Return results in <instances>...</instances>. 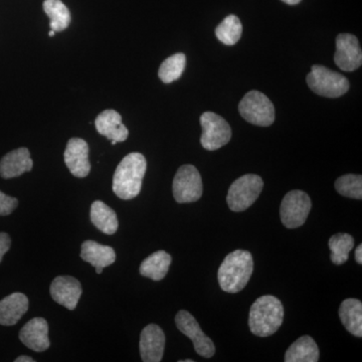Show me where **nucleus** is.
I'll list each match as a JSON object with an SVG mask.
<instances>
[{
    "label": "nucleus",
    "mask_w": 362,
    "mask_h": 362,
    "mask_svg": "<svg viewBox=\"0 0 362 362\" xmlns=\"http://www.w3.org/2000/svg\"><path fill=\"white\" fill-rule=\"evenodd\" d=\"M146 169V159L141 153L133 152L124 157L114 173V194L125 201L137 197L141 192Z\"/></svg>",
    "instance_id": "f257e3e1"
},
{
    "label": "nucleus",
    "mask_w": 362,
    "mask_h": 362,
    "mask_svg": "<svg viewBox=\"0 0 362 362\" xmlns=\"http://www.w3.org/2000/svg\"><path fill=\"white\" fill-rule=\"evenodd\" d=\"M284 320V307L277 297L265 295L252 305L249 327L252 334L268 337L275 334Z\"/></svg>",
    "instance_id": "f03ea898"
},
{
    "label": "nucleus",
    "mask_w": 362,
    "mask_h": 362,
    "mask_svg": "<svg viewBox=\"0 0 362 362\" xmlns=\"http://www.w3.org/2000/svg\"><path fill=\"white\" fill-rule=\"evenodd\" d=\"M254 271L252 254L243 250L230 252L218 270V279L221 290L235 294L242 291L249 283Z\"/></svg>",
    "instance_id": "7ed1b4c3"
},
{
    "label": "nucleus",
    "mask_w": 362,
    "mask_h": 362,
    "mask_svg": "<svg viewBox=\"0 0 362 362\" xmlns=\"http://www.w3.org/2000/svg\"><path fill=\"white\" fill-rule=\"evenodd\" d=\"M307 85L315 94L326 98L341 97L350 87L349 78L320 65L312 66L311 73L307 76Z\"/></svg>",
    "instance_id": "20e7f679"
},
{
    "label": "nucleus",
    "mask_w": 362,
    "mask_h": 362,
    "mask_svg": "<svg viewBox=\"0 0 362 362\" xmlns=\"http://www.w3.org/2000/svg\"><path fill=\"white\" fill-rule=\"evenodd\" d=\"M264 187L261 176L246 175L233 181L228 189L226 202L228 207L235 213L246 211L259 199Z\"/></svg>",
    "instance_id": "39448f33"
},
{
    "label": "nucleus",
    "mask_w": 362,
    "mask_h": 362,
    "mask_svg": "<svg viewBox=\"0 0 362 362\" xmlns=\"http://www.w3.org/2000/svg\"><path fill=\"white\" fill-rule=\"evenodd\" d=\"M240 115L252 125L268 127L275 121V107L268 97L259 90H250L239 104Z\"/></svg>",
    "instance_id": "423d86ee"
},
{
    "label": "nucleus",
    "mask_w": 362,
    "mask_h": 362,
    "mask_svg": "<svg viewBox=\"0 0 362 362\" xmlns=\"http://www.w3.org/2000/svg\"><path fill=\"white\" fill-rule=\"evenodd\" d=\"M202 176L194 165L187 164L178 169L173 183V197L178 204L199 201L202 195Z\"/></svg>",
    "instance_id": "0eeeda50"
},
{
    "label": "nucleus",
    "mask_w": 362,
    "mask_h": 362,
    "mask_svg": "<svg viewBox=\"0 0 362 362\" xmlns=\"http://www.w3.org/2000/svg\"><path fill=\"white\" fill-rule=\"evenodd\" d=\"M311 207V199L306 192L302 190L288 192L280 207L283 225L287 228H297L303 226L310 214Z\"/></svg>",
    "instance_id": "6e6552de"
},
{
    "label": "nucleus",
    "mask_w": 362,
    "mask_h": 362,
    "mask_svg": "<svg viewBox=\"0 0 362 362\" xmlns=\"http://www.w3.org/2000/svg\"><path fill=\"white\" fill-rule=\"evenodd\" d=\"M202 133V146L214 151L225 146L232 138V129L225 119L213 112H206L201 116Z\"/></svg>",
    "instance_id": "1a4fd4ad"
},
{
    "label": "nucleus",
    "mask_w": 362,
    "mask_h": 362,
    "mask_svg": "<svg viewBox=\"0 0 362 362\" xmlns=\"http://www.w3.org/2000/svg\"><path fill=\"white\" fill-rule=\"evenodd\" d=\"M175 323L181 333L187 335L194 343L195 351L204 358H211L216 354L213 340L207 337L201 326L189 312L180 310L176 314Z\"/></svg>",
    "instance_id": "9d476101"
},
{
    "label": "nucleus",
    "mask_w": 362,
    "mask_h": 362,
    "mask_svg": "<svg viewBox=\"0 0 362 362\" xmlns=\"http://www.w3.org/2000/svg\"><path fill=\"white\" fill-rule=\"evenodd\" d=\"M334 62L344 71H354L361 66L362 52L356 37L349 33L338 35Z\"/></svg>",
    "instance_id": "9b49d317"
},
{
    "label": "nucleus",
    "mask_w": 362,
    "mask_h": 362,
    "mask_svg": "<svg viewBox=\"0 0 362 362\" xmlns=\"http://www.w3.org/2000/svg\"><path fill=\"white\" fill-rule=\"evenodd\" d=\"M64 159L71 175L78 178L88 176L90 170L89 145L81 138H71L66 144Z\"/></svg>",
    "instance_id": "f8f14e48"
},
{
    "label": "nucleus",
    "mask_w": 362,
    "mask_h": 362,
    "mask_svg": "<svg viewBox=\"0 0 362 362\" xmlns=\"http://www.w3.org/2000/svg\"><path fill=\"white\" fill-rule=\"evenodd\" d=\"M165 334L156 324H149L140 335V356L144 362H159L163 358Z\"/></svg>",
    "instance_id": "ddd939ff"
},
{
    "label": "nucleus",
    "mask_w": 362,
    "mask_h": 362,
    "mask_svg": "<svg viewBox=\"0 0 362 362\" xmlns=\"http://www.w3.org/2000/svg\"><path fill=\"white\" fill-rule=\"evenodd\" d=\"M49 292L57 303L69 310H75L83 290L77 279L71 276H59L52 281Z\"/></svg>",
    "instance_id": "4468645a"
},
{
    "label": "nucleus",
    "mask_w": 362,
    "mask_h": 362,
    "mask_svg": "<svg viewBox=\"0 0 362 362\" xmlns=\"http://www.w3.org/2000/svg\"><path fill=\"white\" fill-rule=\"evenodd\" d=\"M21 341L28 349L35 352L45 351L51 346L49 338V325L47 320L40 317L33 318L21 328L20 332Z\"/></svg>",
    "instance_id": "2eb2a0df"
},
{
    "label": "nucleus",
    "mask_w": 362,
    "mask_h": 362,
    "mask_svg": "<svg viewBox=\"0 0 362 362\" xmlns=\"http://www.w3.org/2000/svg\"><path fill=\"white\" fill-rule=\"evenodd\" d=\"M33 162L28 148H18L7 153L0 160V176L4 180L18 177L32 170Z\"/></svg>",
    "instance_id": "dca6fc26"
},
{
    "label": "nucleus",
    "mask_w": 362,
    "mask_h": 362,
    "mask_svg": "<svg viewBox=\"0 0 362 362\" xmlns=\"http://www.w3.org/2000/svg\"><path fill=\"white\" fill-rule=\"evenodd\" d=\"M99 134L105 136L111 141L124 142L129 135L126 126L122 123V117L115 110H105L99 114L95 121Z\"/></svg>",
    "instance_id": "f3484780"
},
{
    "label": "nucleus",
    "mask_w": 362,
    "mask_h": 362,
    "mask_svg": "<svg viewBox=\"0 0 362 362\" xmlns=\"http://www.w3.org/2000/svg\"><path fill=\"white\" fill-rule=\"evenodd\" d=\"M81 258L96 268L97 274H102L103 269L116 261V252L113 247L103 246L95 240H86L82 245Z\"/></svg>",
    "instance_id": "a211bd4d"
},
{
    "label": "nucleus",
    "mask_w": 362,
    "mask_h": 362,
    "mask_svg": "<svg viewBox=\"0 0 362 362\" xmlns=\"http://www.w3.org/2000/svg\"><path fill=\"white\" fill-rule=\"evenodd\" d=\"M28 310V299L23 293H13L0 301V325L13 326Z\"/></svg>",
    "instance_id": "6ab92c4d"
},
{
    "label": "nucleus",
    "mask_w": 362,
    "mask_h": 362,
    "mask_svg": "<svg viewBox=\"0 0 362 362\" xmlns=\"http://www.w3.org/2000/svg\"><path fill=\"white\" fill-rule=\"evenodd\" d=\"M90 218L93 225L106 235H114L118 230V218L115 211L103 202H93L90 206Z\"/></svg>",
    "instance_id": "aec40b11"
},
{
    "label": "nucleus",
    "mask_w": 362,
    "mask_h": 362,
    "mask_svg": "<svg viewBox=\"0 0 362 362\" xmlns=\"http://www.w3.org/2000/svg\"><path fill=\"white\" fill-rule=\"evenodd\" d=\"M339 317L350 334L362 337V303L359 300H344L340 305Z\"/></svg>",
    "instance_id": "412c9836"
},
{
    "label": "nucleus",
    "mask_w": 362,
    "mask_h": 362,
    "mask_svg": "<svg viewBox=\"0 0 362 362\" xmlns=\"http://www.w3.org/2000/svg\"><path fill=\"white\" fill-rule=\"evenodd\" d=\"M319 349L313 338L305 335L300 337L288 349L285 354L286 362H317Z\"/></svg>",
    "instance_id": "4be33fe9"
},
{
    "label": "nucleus",
    "mask_w": 362,
    "mask_h": 362,
    "mask_svg": "<svg viewBox=\"0 0 362 362\" xmlns=\"http://www.w3.org/2000/svg\"><path fill=\"white\" fill-rule=\"evenodd\" d=\"M171 261L173 258L165 251L153 252L142 262L139 269L140 274L151 280L160 281L168 275Z\"/></svg>",
    "instance_id": "5701e85b"
},
{
    "label": "nucleus",
    "mask_w": 362,
    "mask_h": 362,
    "mask_svg": "<svg viewBox=\"0 0 362 362\" xmlns=\"http://www.w3.org/2000/svg\"><path fill=\"white\" fill-rule=\"evenodd\" d=\"M44 11L51 20V30L63 32L71 23V13L61 0H45Z\"/></svg>",
    "instance_id": "b1692460"
},
{
    "label": "nucleus",
    "mask_w": 362,
    "mask_h": 362,
    "mask_svg": "<svg viewBox=\"0 0 362 362\" xmlns=\"http://www.w3.org/2000/svg\"><path fill=\"white\" fill-rule=\"evenodd\" d=\"M354 240L349 233H337L329 240L330 258L335 265L346 263L349 252L354 249Z\"/></svg>",
    "instance_id": "393cba45"
},
{
    "label": "nucleus",
    "mask_w": 362,
    "mask_h": 362,
    "mask_svg": "<svg viewBox=\"0 0 362 362\" xmlns=\"http://www.w3.org/2000/svg\"><path fill=\"white\" fill-rule=\"evenodd\" d=\"M187 65V57L182 52L173 54L161 64L158 71V77L165 84H170L178 80Z\"/></svg>",
    "instance_id": "a878e982"
},
{
    "label": "nucleus",
    "mask_w": 362,
    "mask_h": 362,
    "mask_svg": "<svg viewBox=\"0 0 362 362\" xmlns=\"http://www.w3.org/2000/svg\"><path fill=\"white\" fill-rule=\"evenodd\" d=\"M243 33L240 18L235 16H226L216 30V35L220 42L226 45H233L239 42Z\"/></svg>",
    "instance_id": "bb28decb"
},
{
    "label": "nucleus",
    "mask_w": 362,
    "mask_h": 362,
    "mask_svg": "<svg viewBox=\"0 0 362 362\" xmlns=\"http://www.w3.org/2000/svg\"><path fill=\"white\" fill-rule=\"evenodd\" d=\"M335 188L338 194L350 199H362V176L346 175L335 181Z\"/></svg>",
    "instance_id": "cd10ccee"
},
{
    "label": "nucleus",
    "mask_w": 362,
    "mask_h": 362,
    "mask_svg": "<svg viewBox=\"0 0 362 362\" xmlns=\"http://www.w3.org/2000/svg\"><path fill=\"white\" fill-rule=\"evenodd\" d=\"M18 206V201L16 197H9L0 192V216H8Z\"/></svg>",
    "instance_id": "c85d7f7f"
},
{
    "label": "nucleus",
    "mask_w": 362,
    "mask_h": 362,
    "mask_svg": "<svg viewBox=\"0 0 362 362\" xmlns=\"http://www.w3.org/2000/svg\"><path fill=\"white\" fill-rule=\"evenodd\" d=\"M11 237L6 233H0V262L2 261L4 255L11 249Z\"/></svg>",
    "instance_id": "c756f323"
},
{
    "label": "nucleus",
    "mask_w": 362,
    "mask_h": 362,
    "mask_svg": "<svg viewBox=\"0 0 362 362\" xmlns=\"http://www.w3.org/2000/svg\"><path fill=\"white\" fill-rule=\"evenodd\" d=\"M356 259L357 263H358L359 265H361V264H362V245H359V246L356 247Z\"/></svg>",
    "instance_id": "7c9ffc66"
},
{
    "label": "nucleus",
    "mask_w": 362,
    "mask_h": 362,
    "mask_svg": "<svg viewBox=\"0 0 362 362\" xmlns=\"http://www.w3.org/2000/svg\"><path fill=\"white\" fill-rule=\"evenodd\" d=\"M16 362H35V359L30 356H18V358L14 361Z\"/></svg>",
    "instance_id": "2f4dec72"
},
{
    "label": "nucleus",
    "mask_w": 362,
    "mask_h": 362,
    "mask_svg": "<svg viewBox=\"0 0 362 362\" xmlns=\"http://www.w3.org/2000/svg\"><path fill=\"white\" fill-rule=\"evenodd\" d=\"M282 1L289 4V6H296V4H300L302 0H282Z\"/></svg>",
    "instance_id": "473e14b6"
},
{
    "label": "nucleus",
    "mask_w": 362,
    "mask_h": 362,
    "mask_svg": "<svg viewBox=\"0 0 362 362\" xmlns=\"http://www.w3.org/2000/svg\"><path fill=\"white\" fill-rule=\"evenodd\" d=\"M54 33H56V32H54V30H51V32H49V37H54Z\"/></svg>",
    "instance_id": "72a5a7b5"
},
{
    "label": "nucleus",
    "mask_w": 362,
    "mask_h": 362,
    "mask_svg": "<svg viewBox=\"0 0 362 362\" xmlns=\"http://www.w3.org/2000/svg\"><path fill=\"white\" fill-rule=\"evenodd\" d=\"M194 361H190V359H187V361H180V362H192Z\"/></svg>",
    "instance_id": "f704fd0d"
},
{
    "label": "nucleus",
    "mask_w": 362,
    "mask_h": 362,
    "mask_svg": "<svg viewBox=\"0 0 362 362\" xmlns=\"http://www.w3.org/2000/svg\"><path fill=\"white\" fill-rule=\"evenodd\" d=\"M111 144H112V145H116V144H117V142H116V141H111Z\"/></svg>",
    "instance_id": "c9c22d12"
}]
</instances>
